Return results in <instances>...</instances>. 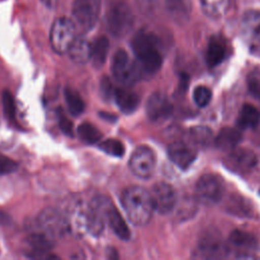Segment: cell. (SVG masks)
Returning <instances> with one entry per match:
<instances>
[{"instance_id": "f546056e", "label": "cell", "mask_w": 260, "mask_h": 260, "mask_svg": "<svg viewBox=\"0 0 260 260\" xmlns=\"http://www.w3.org/2000/svg\"><path fill=\"white\" fill-rule=\"evenodd\" d=\"M99 146L104 152H106L110 155H113V156L120 157V156H123V154L125 153L124 144L120 140H117V139L104 140L99 144Z\"/></svg>"}, {"instance_id": "83f0119b", "label": "cell", "mask_w": 260, "mask_h": 260, "mask_svg": "<svg viewBox=\"0 0 260 260\" xmlns=\"http://www.w3.org/2000/svg\"><path fill=\"white\" fill-rule=\"evenodd\" d=\"M64 96L68 106V110L72 115L79 116L84 111V102L77 91L71 87H66L64 90Z\"/></svg>"}, {"instance_id": "603a6c76", "label": "cell", "mask_w": 260, "mask_h": 260, "mask_svg": "<svg viewBox=\"0 0 260 260\" xmlns=\"http://www.w3.org/2000/svg\"><path fill=\"white\" fill-rule=\"evenodd\" d=\"M109 40L106 37H99L91 44L90 60L92 66L95 68H101L104 66L109 52Z\"/></svg>"}, {"instance_id": "e0dca14e", "label": "cell", "mask_w": 260, "mask_h": 260, "mask_svg": "<svg viewBox=\"0 0 260 260\" xmlns=\"http://www.w3.org/2000/svg\"><path fill=\"white\" fill-rule=\"evenodd\" d=\"M170 159L180 169H188L196 158V151L182 141L173 142L168 147Z\"/></svg>"}, {"instance_id": "9a60e30c", "label": "cell", "mask_w": 260, "mask_h": 260, "mask_svg": "<svg viewBox=\"0 0 260 260\" xmlns=\"http://www.w3.org/2000/svg\"><path fill=\"white\" fill-rule=\"evenodd\" d=\"M241 31L243 38L252 46L260 44V11L247 10L241 19Z\"/></svg>"}, {"instance_id": "7402d4cb", "label": "cell", "mask_w": 260, "mask_h": 260, "mask_svg": "<svg viewBox=\"0 0 260 260\" xmlns=\"http://www.w3.org/2000/svg\"><path fill=\"white\" fill-rule=\"evenodd\" d=\"M242 140V133L231 127H225L220 130L215 138V144L222 150H233Z\"/></svg>"}, {"instance_id": "8fae6325", "label": "cell", "mask_w": 260, "mask_h": 260, "mask_svg": "<svg viewBox=\"0 0 260 260\" xmlns=\"http://www.w3.org/2000/svg\"><path fill=\"white\" fill-rule=\"evenodd\" d=\"M258 247L256 238L244 231H234L226 242L228 252L235 254L237 258H251Z\"/></svg>"}, {"instance_id": "e575fe53", "label": "cell", "mask_w": 260, "mask_h": 260, "mask_svg": "<svg viewBox=\"0 0 260 260\" xmlns=\"http://www.w3.org/2000/svg\"><path fill=\"white\" fill-rule=\"evenodd\" d=\"M101 89H102V92L105 96H109L111 94H114V90H115V89H113L110 80L106 77L101 82Z\"/></svg>"}, {"instance_id": "d6a6232c", "label": "cell", "mask_w": 260, "mask_h": 260, "mask_svg": "<svg viewBox=\"0 0 260 260\" xmlns=\"http://www.w3.org/2000/svg\"><path fill=\"white\" fill-rule=\"evenodd\" d=\"M57 118H58V124L61 129V131L66 134L67 136H73V124L70 121V119L63 113V111L57 112Z\"/></svg>"}, {"instance_id": "8d00e7d4", "label": "cell", "mask_w": 260, "mask_h": 260, "mask_svg": "<svg viewBox=\"0 0 260 260\" xmlns=\"http://www.w3.org/2000/svg\"><path fill=\"white\" fill-rule=\"evenodd\" d=\"M6 220H8V218H7L6 214H4V213H0V223H5V221H6Z\"/></svg>"}, {"instance_id": "6da1fadb", "label": "cell", "mask_w": 260, "mask_h": 260, "mask_svg": "<svg viewBox=\"0 0 260 260\" xmlns=\"http://www.w3.org/2000/svg\"><path fill=\"white\" fill-rule=\"evenodd\" d=\"M26 231L27 235L40 237L53 244L70 234L66 215L53 207L43 209L35 219L28 222Z\"/></svg>"}, {"instance_id": "ffe728a7", "label": "cell", "mask_w": 260, "mask_h": 260, "mask_svg": "<svg viewBox=\"0 0 260 260\" xmlns=\"http://www.w3.org/2000/svg\"><path fill=\"white\" fill-rule=\"evenodd\" d=\"M113 95L119 109L126 114L133 113L139 106V96L135 92L124 87L116 88Z\"/></svg>"}, {"instance_id": "44dd1931", "label": "cell", "mask_w": 260, "mask_h": 260, "mask_svg": "<svg viewBox=\"0 0 260 260\" xmlns=\"http://www.w3.org/2000/svg\"><path fill=\"white\" fill-rule=\"evenodd\" d=\"M225 55L226 47L224 42L219 37L212 38L208 43L205 54L207 65L211 68L219 65L224 60Z\"/></svg>"}, {"instance_id": "4316f807", "label": "cell", "mask_w": 260, "mask_h": 260, "mask_svg": "<svg viewBox=\"0 0 260 260\" xmlns=\"http://www.w3.org/2000/svg\"><path fill=\"white\" fill-rule=\"evenodd\" d=\"M191 141L200 147H207L211 144L213 136L211 130L206 126H196L191 128L190 132Z\"/></svg>"}, {"instance_id": "d6986e66", "label": "cell", "mask_w": 260, "mask_h": 260, "mask_svg": "<svg viewBox=\"0 0 260 260\" xmlns=\"http://www.w3.org/2000/svg\"><path fill=\"white\" fill-rule=\"evenodd\" d=\"M90 52L91 44L87 39L83 36H76L67 53L74 63L84 64L90 60Z\"/></svg>"}, {"instance_id": "5bb4252c", "label": "cell", "mask_w": 260, "mask_h": 260, "mask_svg": "<svg viewBox=\"0 0 260 260\" xmlns=\"http://www.w3.org/2000/svg\"><path fill=\"white\" fill-rule=\"evenodd\" d=\"M145 110L147 118L151 122L161 123L172 116L173 105L165 93L157 91L148 98Z\"/></svg>"}, {"instance_id": "d4e9b609", "label": "cell", "mask_w": 260, "mask_h": 260, "mask_svg": "<svg viewBox=\"0 0 260 260\" xmlns=\"http://www.w3.org/2000/svg\"><path fill=\"white\" fill-rule=\"evenodd\" d=\"M259 120H260L259 111L254 106L246 104L242 107L238 117L239 126L245 129L254 128L259 123Z\"/></svg>"}, {"instance_id": "484cf974", "label": "cell", "mask_w": 260, "mask_h": 260, "mask_svg": "<svg viewBox=\"0 0 260 260\" xmlns=\"http://www.w3.org/2000/svg\"><path fill=\"white\" fill-rule=\"evenodd\" d=\"M203 12L210 18L221 17L229 8L230 0H200Z\"/></svg>"}, {"instance_id": "d590c367", "label": "cell", "mask_w": 260, "mask_h": 260, "mask_svg": "<svg viewBox=\"0 0 260 260\" xmlns=\"http://www.w3.org/2000/svg\"><path fill=\"white\" fill-rule=\"evenodd\" d=\"M56 1L57 0H42V2L44 3V5H46L47 7H50V8H53L56 4Z\"/></svg>"}, {"instance_id": "4fadbf2b", "label": "cell", "mask_w": 260, "mask_h": 260, "mask_svg": "<svg viewBox=\"0 0 260 260\" xmlns=\"http://www.w3.org/2000/svg\"><path fill=\"white\" fill-rule=\"evenodd\" d=\"M66 218L69 224L70 234L81 237L87 232L88 222V203L76 200L68 206Z\"/></svg>"}, {"instance_id": "f1b7e54d", "label": "cell", "mask_w": 260, "mask_h": 260, "mask_svg": "<svg viewBox=\"0 0 260 260\" xmlns=\"http://www.w3.org/2000/svg\"><path fill=\"white\" fill-rule=\"evenodd\" d=\"M77 134L81 140L88 144L98 143L102 138V133L99 129L89 123L80 124L77 128Z\"/></svg>"}, {"instance_id": "cb8c5ba5", "label": "cell", "mask_w": 260, "mask_h": 260, "mask_svg": "<svg viewBox=\"0 0 260 260\" xmlns=\"http://www.w3.org/2000/svg\"><path fill=\"white\" fill-rule=\"evenodd\" d=\"M108 224L111 226L112 231L115 233V235L122 239V240H128L130 238V230L124 219V217L121 215V213L113 207L110 210L109 217H108Z\"/></svg>"}, {"instance_id": "1f68e13d", "label": "cell", "mask_w": 260, "mask_h": 260, "mask_svg": "<svg viewBox=\"0 0 260 260\" xmlns=\"http://www.w3.org/2000/svg\"><path fill=\"white\" fill-rule=\"evenodd\" d=\"M2 104H3V110L6 118L9 121L15 120V104L13 96L8 90H4L2 92Z\"/></svg>"}, {"instance_id": "ba28073f", "label": "cell", "mask_w": 260, "mask_h": 260, "mask_svg": "<svg viewBox=\"0 0 260 260\" xmlns=\"http://www.w3.org/2000/svg\"><path fill=\"white\" fill-rule=\"evenodd\" d=\"M223 184L220 178L212 174L201 176L195 185L197 200L205 205H213L219 202L223 195Z\"/></svg>"}, {"instance_id": "52a82bcc", "label": "cell", "mask_w": 260, "mask_h": 260, "mask_svg": "<svg viewBox=\"0 0 260 260\" xmlns=\"http://www.w3.org/2000/svg\"><path fill=\"white\" fill-rule=\"evenodd\" d=\"M113 203L105 196H96L88 203V222L87 232L99 237L108 224V217Z\"/></svg>"}, {"instance_id": "7c38bea8", "label": "cell", "mask_w": 260, "mask_h": 260, "mask_svg": "<svg viewBox=\"0 0 260 260\" xmlns=\"http://www.w3.org/2000/svg\"><path fill=\"white\" fill-rule=\"evenodd\" d=\"M154 210L160 214L170 213L177 204V193L168 183L159 182L152 186L149 191Z\"/></svg>"}, {"instance_id": "836d02e7", "label": "cell", "mask_w": 260, "mask_h": 260, "mask_svg": "<svg viewBox=\"0 0 260 260\" xmlns=\"http://www.w3.org/2000/svg\"><path fill=\"white\" fill-rule=\"evenodd\" d=\"M18 165L13 159L0 154V175H7L14 172Z\"/></svg>"}, {"instance_id": "4dcf8cb0", "label": "cell", "mask_w": 260, "mask_h": 260, "mask_svg": "<svg viewBox=\"0 0 260 260\" xmlns=\"http://www.w3.org/2000/svg\"><path fill=\"white\" fill-rule=\"evenodd\" d=\"M211 91L207 86L204 85H198L195 87L193 91V100L194 103L199 107V108H204L206 107L210 100H211Z\"/></svg>"}, {"instance_id": "277c9868", "label": "cell", "mask_w": 260, "mask_h": 260, "mask_svg": "<svg viewBox=\"0 0 260 260\" xmlns=\"http://www.w3.org/2000/svg\"><path fill=\"white\" fill-rule=\"evenodd\" d=\"M106 22L109 31L116 38L127 35L132 28L134 17L129 5L123 1L112 3L107 11Z\"/></svg>"}, {"instance_id": "ac0fdd59", "label": "cell", "mask_w": 260, "mask_h": 260, "mask_svg": "<svg viewBox=\"0 0 260 260\" xmlns=\"http://www.w3.org/2000/svg\"><path fill=\"white\" fill-rule=\"evenodd\" d=\"M226 167L234 172L246 173L251 171L256 165L255 154L248 149H233L225 160Z\"/></svg>"}, {"instance_id": "2e32d148", "label": "cell", "mask_w": 260, "mask_h": 260, "mask_svg": "<svg viewBox=\"0 0 260 260\" xmlns=\"http://www.w3.org/2000/svg\"><path fill=\"white\" fill-rule=\"evenodd\" d=\"M228 253L226 244H223L220 238L213 234H208L202 237L197 248V257L199 258H220Z\"/></svg>"}, {"instance_id": "5b68a950", "label": "cell", "mask_w": 260, "mask_h": 260, "mask_svg": "<svg viewBox=\"0 0 260 260\" xmlns=\"http://www.w3.org/2000/svg\"><path fill=\"white\" fill-rule=\"evenodd\" d=\"M112 72L115 79L123 86H130L143 75L136 61L130 59L128 53L122 49L116 51L112 60Z\"/></svg>"}, {"instance_id": "3957f363", "label": "cell", "mask_w": 260, "mask_h": 260, "mask_svg": "<svg viewBox=\"0 0 260 260\" xmlns=\"http://www.w3.org/2000/svg\"><path fill=\"white\" fill-rule=\"evenodd\" d=\"M132 50L143 74L156 73L162 64V56L156 38L147 31H138L131 42Z\"/></svg>"}, {"instance_id": "7a4b0ae2", "label": "cell", "mask_w": 260, "mask_h": 260, "mask_svg": "<svg viewBox=\"0 0 260 260\" xmlns=\"http://www.w3.org/2000/svg\"><path fill=\"white\" fill-rule=\"evenodd\" d=\"M121 204L129 221L137 226L146 225L155 211L150 192L139 186L125 189L121 195Z\"/></svg>"}, {"instance_id": "8992f818", "label": "cell", "mask_w": 260, "mask_h": 260, "mask_svg": "<svg viewBox=\"0 0 260 260\" xmlns=\"http://www.w3.org/2000/svg\"><path fill=\"white\" fill-rule=\"evenodd\" d=\"M76 38L75 23L68 17L57 18L52 24L50 31V43L57 54L68 52L71 44Z\"/></svg>"}, {"instance_id": "30bf717a", "label": "cell", "mask_w": 260, "mask_h": 260, "mask_svg": "<svg viewBox=\"0 0 260 260\" xmlns=\"http://www.w3.org/2000/svg\"><path fill=\"white\" fill-rule=\"evenodd\" d=\"M100 11V0H74L72 3V15L74 20L84 30H89L95 25Z\"/></svg>"}, {"instance_id": "9c48e42d", "label": "cell", "mask_w": 260, "mask_h": 260, "mask_svg": "<svg viewBox=\"0 0 260 260\" xmlns=\"http://www.w3.org/2000/svg\"><path fill=\"white\" fill-rule=\"evenodd\" d=\"M155 165V153L146 145L136 147L129 158V168L132 174L141 179L150 178L154 172Z\"/></svg>"}]
</instances>
